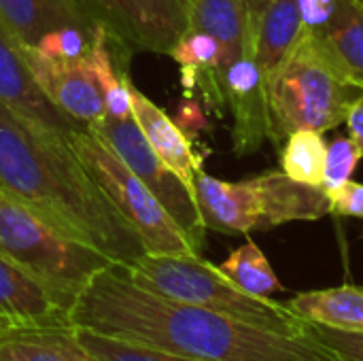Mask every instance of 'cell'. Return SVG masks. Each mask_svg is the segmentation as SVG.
Wrapping results in <instances>:
<instances>
[{"mask_svg": "<svg viewBox=\"0 0 363 361\" xmlns=\"http://www.w3.org/2000/svg\"><path fill=\"white\" fill-rule=\"evenodd\" d=\"M181 68V85L185 96H194L198 89L208 109L219 117L225 113L223 98V55L219 43L196 30H187L168 53Z\"/></svg>", "mask_w": 363, "mask_h": 361, "instance_id": "obj_16", "label": "cell"}, {"mask_svg": "<svg viewBox=\"0 0 363 361\" xmlns=\"http://www.w3.org/2000/svg\"><path fill=\"white\" fill-rule=\"evenodd\" d=\"M345 123L349 128V136L357 143L363 155V94L351 104V109L345 117Z\"/></svg>", "mask_w": 363, "mask_h": 361, "instance_id": "obj_31", "label": "cell"}, {"mask_svg": "<svg viewBox=\"0 0 363 361\" xmlns=\"http://www.w3.org/2000/svg\"><path fill=\"white\" fill-rule=\"evenodd\" d=\"M0 21L26 45H36L43 34L64 26L96 28L87 17L62 0H0Z\"/></svg>", "mask_w": 363, "mask_h": 361, "instance_id": "obj_19", "label": "cell"}, {"mask_svg": "<svg viewBox=\"0 0 363 361\" xmlns=\"http://www.w3.org/2000/svg\"><path fill=\"white\" fill-rule=\"evenodd\" d=\"M213 36L223 66L251 53V17L247 0H191L189 28Z\"/></svg>", "mask_w": 363, "mask_h": 361, "instance_id": "obj_17", "label": "cell"}, {"mask_svg": "<svg viewBox=\"0 0 363 361\" xmlns=\"http://www.w3.org/2000/svg\"><path fill=\"white\" fill-rule=\"evenodd\" d=\"M302 336L317 343L336 361H363V336L304 321Z\"/></svg>", "mask_w": 363, "mask_h": 361, "instance_id": "obj_27", "label": "cell"}, {"mask_svg": "<svg viewBox=\"0 0 363 361\" xmlns=\"http://www.w3.org/2000/svg\"><path fill=\"white\" fill-rule=\"evenodd\" d=\"M174 123H177L189 138H194L200 130L206 128V115H204L202 104H200L194 96H185V98L181 100V104H179Z\"/></svg>", "mask_w": 363, "mask_h": 361, "instance_id": "obj_30", "label": "cell"}, {"mask_svg": "<svg viewBox=\"0 0 363 361\" xmlns=\"http://www.w3.org/2000/svg\"><path fill=\"white\" fill-rule=\"evenodd\" d=\"M0 187L117 266L128 268L147 253L140 236L89 177L66 134L2 102Z\"/></svg>", "mask_w": 363, "mask_h": 361, "instance_id": "obj_2", "label": "cell"}, {"mask_svg": "<svg viewBox=\"0 0 363 361\" xmlns=\"http://www.w3.org/2000/svg\"><path fill=\"white\" fill-rule=\"evenodd\" d=\"M196 204L204 228L221 234H249L330 215V196L321 185L300 183L283 170L230 183L200 168L196 172Z\"/></svg>", "mask_w": 363, "mask_h": 361, "instance_id": "obj_5", "label": "cell"}, {"mask_svg": "<svg viewBox=\"0 0 363 361\" xmlns=\"http://www.w3.org/2000/svg\"><path fill=\"white\" fill-rule=\"evenodd\" d=\"M117 40L134 51L168 55L189 28L191 0H106Z\"/></svg>", "mask_w": 363, "mask_h": 361, "instance_id": "obj_11", "label": "cell"}, {"mask_svg": "<svg viewBox=\"0 0 363 361\" xmlns=\"http://www.w3.org/2000/svg\"><path fill=\"white\" fill-rule=\"evenodd\" d=\"M74 330H77V338L81 347L94 361H200L177 355V353H168L155 347L104 336V334L83 330V328H74Z\"/></svg>", "mask_w": 363, "mask_h": 361, "instance_id": "obj_24", "label": "cell"}, {"mask_svg": "<svg viewBox=\"0 0 363 361\" xmlns=\"http://www.w3.org/2000/svg\"><path fill=\"white\" fill-rule=\"evenodd\" d=\"M338 57L351 79L363 89V2L340 0L332 26L317 36Z\"/></svg>", "mask_w": 363, "mask_h": 361, "instance_id": "obj_21", "label": "cell"}, {"mask_svg": "<svg viewBox=\"0 0 363 361\" xmlns=\"http://www.w3.org/2000/svg\"><path fill=\"white\" fill-rule=\"evenodd\" d=\"M281 151V170L306 185L323 187V168L328 145L323 134L313 130H298L287 136Z\"/></svg>", "mask_w": 363, "mask_h": 361, "instance_id": "obj_23", "label": "cell"}, {"mask_svg": "<svg viewBox=\"0 0 363 361\" xmlns=\"http://www.w3.org/2000/svg\"><path fill=\"white\" fill-rule=\"evenodd\" d=\"M298 9L304 34L321 36L332 26L340 9V0H298Z\"/></svg>", "mask_w": 363, "mask_h": 361, "instance_id": "obj_28", "label": "cell"}, {"mask_svg": "<svg viewBox=\"0 0 363 361\" xmlns=\"http://www.w3.org/2000/svg\"><path fill=\"white\" fill-rule=\"evenodd\" d=\"M89 177L140 236L151 255H200L149 187L91 132L66 134Z\"/></svg>", "mask_w": 363, "mask_h": 361, "instance_id": "obj_7", "label": "cell"}, {"mask_svg": "<svg viewBox=\"0 0 363 361\" xmlns=\"http://www.w3.org/2000/svg\"><path fill=\"white\" fill-rule=\"evenodd\" d=\"M287 309L304 321L363 336V287L342 285L304 291L294 296Z\"/></svg>", "mask_w": 363, "mask_h": 361, "instance_id": "obj_20", "label": "cell"}, {"mask_svg": "<svg viewBox=\"0 0 363 361\" xmlns=\"http://www.w3.org/2000/svg\"><path fill=\"white\" fill-rule=\"evenodd\" d=\"M11 328H13V323H11L6 317H2V315H0V336H2L4 332H9Z\"/></svg>", "mask_w": 363, "mask_h": 361, "instance_id": "obj_32", "label": "cell"}, {"mask_svg": "<svg viewBox=\"0 0 363 361\" xmlns=\"http://www.w3.org/2000/svg\"><path fill=\"white\" fill-rule=\"evenodd\" d=\"M91 36L94 30L81 28V26H64L55 28L34 45L40 53L51 55V57H62V60H77V57H87L91 51Z\"/></svg>", "mask_w": 363, "mask_h": 361, "instance_id": "obj_26", "label": "cell"}, {"mask_svg": "<svg viewBox=\"0 0 363 361\" xmlns=\"http://www.w3.org/2000/svg\"><path fill=\"white\" fill-rule=\"evenodd\" d=\"M225 111L232 115V147L238 157L253 155L270 138L264 72L253 53H247L223 68Z\"/></svg>", "mask_w": 363, "mask_h": 361, "instance_id": "obj_10", "label": "cell"}, {"mask_svg": "<svg viewBox=\"0 0 363 361\" xmlns=\"http://www.w3.org/2000/svg\"><path fill=\"white\" fill-rule=\"evenodd\" d=\"M0 361H6V360H4V357H2V355H0Z\"/></svg>", "mask_w": 363, "mask_h": 361, "instance_id": "obj_33", "label": "cell"}, {"mask_svg": "<svg viewBox=\"0 0 363 361\" xmlns=\"http://www.w3.org/2000/svg\"><path fill=\"white\" fill-rule=\"evenodd\" d=\"M132 115L157 157L185 183L196 198V172L202 168V157L194 151L191 138L166 111H162L136 87L132 89Z\"/></svg>", "mask_w": 363, "mask_h": 361, "instance_id": "obj_13", "label": "cell"}, {"mask_svg": "<svg viewBox=\"0 0 363 361\" xmlns=\"http://www.w3.org/2000/svg\"><path fill=\"white\" fill-rule=\"evenodd\" d=\"M266 102L270 138L277 149L298 130L328 132L345 123L363 89L317 36H304L268 74Z\"/></svg>", "mask_w": 363, "mask_h": 361, "instance_id": "obj_3", "label": "cell"}, {"mask_svg": "<svg viewBox=\"0 0 363 361\" xmlns=\"http://www.w3.org/2000/svg\"><path fill=\"white\" fill-rule=\"evenodd\" d=\"M68 319L74 328L200 361H336L304 336L277 334L147 291L121 266L98 272Z\"/></svg>", "mask_w": 363, "mask_h": 361, "instance_id": "obj_1", "label": "cell"}, {"mask_svg": "<svg viewBox=\"0 0 363 361\" xmlns=\"http://www.w3.org/2000/svg\"><path fill=\"white\" fill-rule=\"evenodd\" d=\"M251 17V53L268 74L306 36L298 0H247Z\"/></svg>", "mask_w": 363, "mask_h": 361, "instance_id": "obj_15", "label": "cell"}, {"mask_svg": "<svg viewBox=\"0 0 363 361\" xmlns=\"http://www.w3.org/2000/svg\"><path fill=\"white\" fill-rule=\"evenodd\" d=\"M362 2H363V0H362Z\"/></svg>", "mask_w": 363, "mask_h": 361, "instance_id": "obj_34", "label": "cell"}, {"mask_svg": "<svg viewBox=\"0 0 363 361\" xmlns=\"http://www.w3.org/2000/svg\"><path fill=\"white\" fill-rule=\"evenodd\" d=\"M123 272L136 285L157 296L223 313L277 334L302 336L304 319L291 313L287 304L245 294L219 270V266L200 255L145 253L123 268Z\"/></svg>", "mask_w": 363, "mask_h": 361, "instance_id": "obj_6", "label": "cell"}, {"mask_svg": "<svg viewBox=\"0 0 363 361\" xmlns=\"http://www.w3.org/2000/svg\"><path fill=\"white\" fill-rule=\"evenodd\" d=\"M6 361H94L81 347L74 326L11 328L0 336Z\"/></svg>", "mask_w": 363, "mask_h": 361, "instance_id": "obj_18", "label": "cell"}, {"mask_svg": "<svg viewBox=\"0 0 363 361\" xmlns=\"http://www.w3.org/2000/svg\"><path fill=\"white\" fill-rule=\"evenodd\" d=\"M19 53L45 98L79 128H94L106 117L89 55L62 60L45 55L34 45L26 43H19Z\"/></svg>", "mask_w": 363, "mask_h": 361, "instance_id": "obj_9", "label": "cell"}, {"mask_svg": "<svg viewBox=\"0 0 363 361\" xmlns=\"http://www.w3.org/2000/svg\"><path fill=\"white\" fill-rule=\"evenodd\" d=\"M330 213L340 217H359L363 219V183L347 181L338 189L330 191Z\"/></svg>", "mask_w": 363, "mask_h": 361, "instance_id": "obj_29", "label": "cell"}, {"mask_svg": "<svg viewBox=\"0 0 363 361\" xmlns=\"http://www.w3.org/2000/svg\"><path fill=\"white\" fill-rule=\"evenodd\" d=\"M362 157V151L351 136H338L336 140H332L325 151L323 189L330 194L347 181H351Z\"/></svg>", "mask_w": 363, "mask_h": 361, "instance_id": "obj_25", "label": "cell"}, {"mask_svg": "<svg viewBox=\"0 0 363 361\" xmlns=\"http://www.w3.org/2000/svg\"><path fill=\"white\" fill-rule=\"evenodd\" d=\"M0 315L13 328L70 326L68 313L19 264L0 251Z\"/></svg>", "mask_w": 363, "mask_h": 361, "instance_id": "obj_14", "label": "cell"}, {"mask_svg": "<svg viewBox=\"0 0 363 361\" xmlns=\"http://www.w3.org/2000/svg\"><path fill=\"white\" fill-rule=\"evenodd\" d=\"M0 102L19 115L38 121L51 130L68 134L83 130L62 111H57L38 89L19 53V40L0 21Z\"/></svg>", "mask_w": 363, "mask_h": 361, "instance_id": "obj_12", "label": "cell"}, {"mask_svg": "<svg viewBox=\"0 0 363 361\" xmlns=\"http://www.w3.org/2000/svg\"><path fill=\"white\" fill-rule=\"evenodd\" d=\"M0 251L30 272L66 313L98 272L117 266L2 187Z\"/></svg>", "mask_w": 363, "mask_h": 361, "instance_id": "obj_4", "label": "cell"}, {"mask_svg": "<svg viewBox=\"0 0 363 361\" xmlns=\"http://www.w3.org/2000/svg\"><path fill=\"white\" fill-rule=\"evenodd\" d=\"M98 136L162 202L177 226L183 230L196 253L204 249L206 228L200 219L196 198L185 187V183L157 157L147 138L143 136L138 123L132 119H108L104 117L98 126L87 128Z\"/></svg>", "mask_w": 363, "mask_h": 361, "instance_id": "obj_8", "label": "cell"}, {"mask_svg": "<svg viewBox=\"0 0 363 361\" xmlns=\"http://www.w3.org/2000/svg\"><path fill=\"white\" fill-rule=\"evenodd\" d=\"M219 270L238 289L255 298H270L272 294L285 289L279 277L274 274L268 257L253 240H247L242 247L232 251L228 260L219 264Z\"/></svg>", "mask_w": 363, "mask_h": 361, "instance_id": "obj_22", "label": "cell"}]
</instances>
